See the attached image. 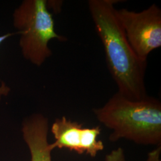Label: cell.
Listing matches in <instances>:
<instances>
[{"mask_svg":"<svg viewBox=\"0 0 161 161\" xmlns=\"http://www.w3.org/2000/svg\"><path fill=\"white\" fill-rule=\"evenodd\" d=\"M116 0H90L88 8L102 42L106 62L118 92L131 100L146 97L147 60L133 50L116 16Z\"/></svg>","mask_w":161,"mask_h":161,"instance_id":"6da1fadb","label":"cell"},{"mask_svg":"<svg viewBox=\"0 0 161 161\" xmlns=\"http://www.w3.org/2000/svg\"><path fill=\"white\" fill-rule=\"evenodd\" d=\"M93 112L112 131L111 142L126 139L136 144L161 146V102L156 98L131 100L117 92Z\"/></svg>","mask_w":161,"mask_h":161,"instance_id":"7a4b0ae2","label":"cell"},{"mask_svg":"<svg viewBox=\"0 0 161 161\" xmlns=\"http://www.w3.org/2000/svg\"><path fill=\"white\" fill-rule=\"evenodd\" d=\"M12 19L16 34L20 35L19 46L22 56L37 67L52 56L50 41L64 42L67 40L56 32L47 0H24L14 9Z\"/></svg>","mask_w":161,"mask_h":161,"instance_id":"3957f363","label":"cell"},{"mask_svg":"<svg viewBox=\"0 0 161 161\" xmlns=\"http://www.w3.org/2000/svg\"><path fill=\"white\" fill-rule=\"evenodd\" d=\"M116 13L133 50L147 60L151 52L161 47V8L153 4L142 12L122 8Z\"/></svg>","mask_w":161,"mask_h":161,"instance_id":"277c9868","label":"cell"},{"mask_svg":"<svg viewBox=\"0 0 161 161\" xmlns=\"http://www.w3.org/2000/svg\"><path fill=\"white\" fill-rule=\"evenodd\" d=\"M48 119L43 114L35 113L25 118L22 132L29 148L31 161H52L53 150L48 141Z\"/></svg>","mask_w":161,"mask_h":161,"instance_id":"5b68a950","label":"cell"},{"mask_svg":"<svg viewBox=\"0 0 161 161\" xmlns=\"http://www.w3.org/2000/svg\"><path fill=\"white\" fill-rule=\"evenodd\" d=\"M89 128L83 127V124L62 116L52 124L50 131L54 142L50 143L52 149H66L78 154L84 153V146Z\"/></svg>","mask_w":161,"mask_h":161,"instance_id":"8992f818","label":"cell"},{"mask_svg":"<svg viewBox=\"0 0 161 161\" xmlns=\"http://www.w3.org/2000/svg\"><path fill=\"white\" fill-rule=\"evenodd\" d=\"M15 33L13 32H8L4 34L0 35V46L7 40H8L9 38L13 36ZM11 92V88L10 87L7 85L5 82H2L0 85V101L2 100V99L4 97H6L8 96Z\"/></svg>","mask_w":161,"mask_h":161,"instance_id":"52a82bcc","label":"cell"},{"mask_svg":"<svg viewBox=\"0 0 161 161\" xmlns=\"http://www.w3.org/2000/svg\"><path fill=\"white\" fill-rule=\"evenodd\" d=\"M104 161H126L124 151L122 147L112 150L105 156Z\"/></svg>","mask_w":161,"mask_h":161,"instance_id":"ba28073f","label":"cell"},{"mask_svg":"<svg viewBox=\"0 0 161 161\" xmlns=\"http://www.w3.org/2000/svg\"><path fill=\"white\" fill-rule=\"evenodd\" d=\"M63 1L59 0H47V7L50 11L52 10L55 13L61 12Z\"/></svg>","mask_w":161,"mask_h":161,"instance_id":"9c48e42d","label":"cell"},{"mask_svg":"<svg viewBox=\"0 0 161 161\" xmlns=\"http://www.w3.org/2000/svg\"><path fill=\"white\" fill-rule=\"evenodd\" d=\"M161 146H157L147 155L146 161H161Z\"/></svg>","mask_w":161,"mask_h":161,"instance_id":"30bf717a","label":"cell"}]
</instances>
